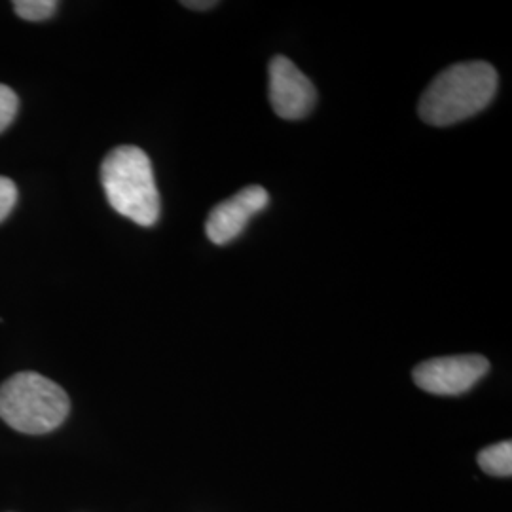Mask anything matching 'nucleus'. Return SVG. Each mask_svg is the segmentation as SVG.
<instances>
[{
	"instance_id": "obj_9",
	"label": "nucleus",
	"mask_w": 512,
	"mask_h": 512,
	"mask_svg": "<svg viewBox=\"0 0 512 512\" xmlns=\"http://www.w3.org/2000/svg\"><path fill=\"white\" fill-rule=\"evenodd\" d=\"M18 95L8 86L0 84V133L8 128L18 114Z\"/></svg>"
},
{
	"instance_id": "obj_2",
	"label": "nucleus",
	"mask_w": 512,
	"mask_h": 512,
	"mask_svg": "<svg viewBox=\"0 0 512 512\" xmlns=\"http://www.w3.org/2000/svg\"><path fill=\"white\" fill-rule=\"evenodd\" d=\"M101 183L110 207L139 226H154L160 219V194L145 150L122 145L101 164Z\"/></svg>"
},
{
	"instance_id": "obj_3",
	"label": "nucleus",
	"mask_w": 512,
	"mask_h": 512,
	"mask_svg": "<svg viewBox=\"0 0 512 512\" xmlns=\"http://www.w3.org/2000/svg\"><path fill=\"white\" fill-rule=\"evenodd\" d=\"M69 395L37 372H19L0 385V418L27 435H44L67 420Z\"/></svg>"
},
{
	"instance_id": "obj_7",
	"label": "nucleus",
	"mask_w": 512,
	"mask_h": 512,
	"mask_svg": "<svg viewBox=\"0 0 512 512\" xmlns=\"http://www.w3.org/2000/svg\"><path fill=\"white\" fill-rule=\"evenodd\" d=\"M478 463L484 473L488 475L499 476V478H509L512 475V442L505 440L494 444L490 448H484L478 456Z\"/></svg>"
},
{
	"instance_id": "obj_6",
	"label": "nucleus",
	"mask_w": 512,
	"mask_h": 512,
	"mask_svg": "<svg viewBox=\"0 0 512 512\" xmlns=\"http://www.w3.org/2000/svg\"><path fill=\"white\" fill-rule=\"evenodd\" d=\"M270 196L262 186H245L236 196L215 205L205 222V234L215 245H226L241 236L249 220L264 211Z\"/></svg>"
},
{
	"instance_id": "obj_11",
	"label": "nucleus",
	"mask_w": 512,
	"mask_h": 512,
	"mask_svg": "<svg viewBox=\"0 0 512 512\" xmlns=\"http://www.w3.org/2000/svg\"><path fill=\"white\" fill-rule=\"evenodd\" d=\"M219 2L215 0H202V2H194V0H188L183 2V6L190 8V10H209V8H215Z\"/></svg>"
},
{
	"instance_id": "obj_1",
	"label": "nucleus",
	"mask_w": 512,
	"mask_h": 512,
	"mask_svg": "<svg viewBox=\"0 0 512 512\" xmlns=\"http://www.w3.org/2000/svg\"><path fill=\"white\" fill-rule=\"evenodd\" d=\"M497 73L486 61L458 63L429 84L420 99L421 120L435 128L463 122L486 109L497 92Z\"/></svg>"
},
{
	"instance_id": "obj_8",
	"label": "nucleus",
	"mask_w": 512,
	"mask_h": 512,
	"mask_svg": "<svg viewBox=\"0 0 512 512\" xmlns=\"http://www.w3.org/2000/svg\"><path fill=\"white\" fill-rule=\"evenodd\" d=\"M14 10L19 18L27 21H44L57 10L55 0H18L14 2Z\"/></svg>"
},
{
	"instance_id": "obj_5",
	"label": "nucleus",
	"mask_w": 512,
	"mask_h": 512,
	"mask_svg": "<svg viewBox=\"0 0 512 512\" xmlns=\"http://www.w3.org/2000/svg\"><path fill=\"white\" fill-rule=\"evenodd\" d=\"M270 103L275 114L283 120H302L310 114L317 92L310 78L294 65L291 59L275 55L270 63Z\"/></svg>"
},
{
	"instance_id": "obj_10",
	"label": "nucleus",
	"mask_w": 512,
	"mask_h": 512,
	"mask_svg": "<svg viewBox=\"0 0 512 512\" xmlns=\"http://www.w3.org/2000/svg\"><path fill=\"white\" fill-rule=\"evenodd\" d=\"M18 202V188L6 177H0V222L6 219Z\"/></svg>"
},
{
	"instance_id": "obj_4",
	"label": "nucleus",
	"mask_w": 512,
	"mask_h": 512,
	"mask_svg": "<svg viewBox=\"0 0 512 512\" xmlns=\"http://www.w3.org/2000/svg\"><path fill=\"white\" fill-rule=\"evenodd\" d=\"M490 370L482 355H454L425 361L414 368L416 385L431 395L454 397L473 389Z\"/></svg>"
}]
</instances>
